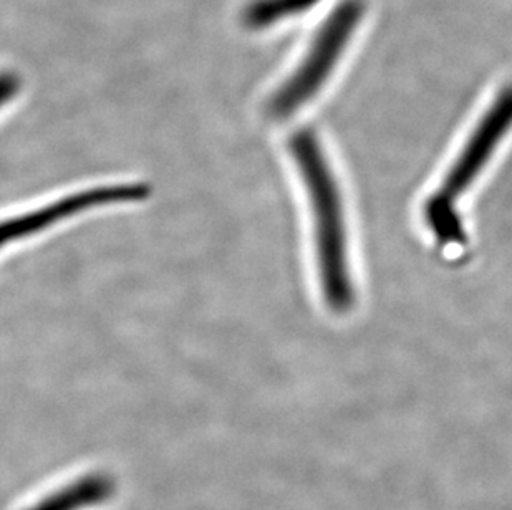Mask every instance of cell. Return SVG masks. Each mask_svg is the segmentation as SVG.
<instances>
[{"label":"cell","instance_id":"6da1fadb","mask_svg":"<svg viewBox=\"0 0 512 510\" xmlns=\"http://www.w3.org/2000/svg\"><path fill=\"white\" fill-rule=\"evenodd\" d=\"M289 150L307 189L325 304L335 313L350 312L355 292L348 264L347 222L334 169L314 131H297Z\"/></svg>","mask_w":512,"mask_h":510},{"label":"cell","instance_id":"7a4b0ae2","mask_svg":"<svg viewBox=\"0 0 512 510\" xmlns=\"http://www.w3.org/2000/svg\"><path fill=\"white\" fill-rule=\"evenodd\" d=\"M511 130L512 83L504 87L484 111L438 191L426 199L423 207L426 226L441 246H459L466 241L456 203L488 166L489 159Z\"/></svg>","mask_w":512,"mask_h":510},{"label":"cell","instance_id":"3957f363","mask_svg":"<svg viewBox=\"0 0 512 510\" xmlns=\"http://www.w3.org/2000/svg\"><path fill=\"white\" fill-rule=\"evenodd\" d=\"M365 14L363 0H343L320 25L304 58L267 102V113L284 120L312 102L327 85Z\"/></svg>","mask_w":512,"mask_h":510},{"label":"cell","instance_id":"277c9868","mask_svg":"<svg viewBox=\"0 0 512 510\" xmlns=\"http://www.w3.org/2000/svg\"><path fill=\"white\" fill-rule=\"evenodd\" d=\"M146 188L136 183L102 184L95 188L83 189L62 198L32 207L29 211L17 212L9 217H0V251L14 246L17 242L39 236L62 222L70 221L85 212L100 207L126 204L145 198Z\"/></svg>","mask_w":512,"mask_h":510},{"label":"cell","instance_id":"5b68a950","mask_svg":"<svg viewBox=\"0 0 512 510\" xmlns=\"http://www.w3.org/2000/svg\"><path fill=\"white\" fill-rule=\"evenodd\" d=\"M116 484L105 472L78 477L67 486L50 492L27 510H85L102 506L115 496Z\"/></svg>","mask_w":512,"mask_h":510},{"label":"cell","instance_id":"8992f818","mask_svg":"<svg viewBox=\"0 0 512 510\" xmlns=\"http://www.w3.org/2000/svg\"><path fill=\"white\" fill-rule=\"evenodd\" d=\"M322 0H251L242 10V24L247 29H269L284 20L305 14Z\"/></svg>","mask_w":512,"mask_h":510},{"label":"cell","instance_id":"52a82bcc","mask_svg":"<svg viewBox=\"0 0 512 510\" xmlns=\"http://www.w3.org/2000/svg\"><path fill=\"white\" fill-rule=\"evenodd\" d=\"M15 90H17V80L10 75L0 77V105H4L9 98H12Z\"/></svg>","mask_w":512,"mask_h":510}]
</instances>
